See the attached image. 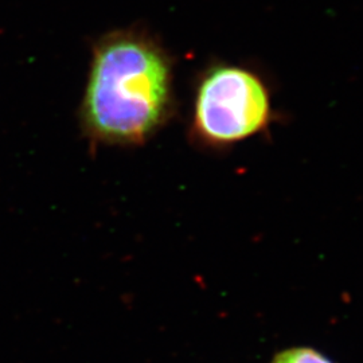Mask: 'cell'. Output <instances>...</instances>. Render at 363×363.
<instances>
[{
	"instance_id": "1",
	"label": "cell",
	"mask_w": 363,
	"mask_h": 363,
	"mask_svg": "<svg viewBox=\"0 0 363 363\" xmlns=\"http://www.w3.org/2000/svg\"><path fill=\"white\" fill-rule=\"evenodd\" d=\"M172 72L166 52L145 33L120 30L99 39L81 104L91 140L144 143L171 109Z\"/></svg>"
},
{
	"instance_id": "2",
	"label": "cell",
	"mask_w": 363,
	"mask_h": 363,
	"mask_svg": "<svg viewBox=\"0 0 363 363\" xmlns=\"http://www.w3.org/2000/svg\"><path fill=\"white\" fill-rule=\"evenodd\" d=\"M269 115L268 91L247 69L214 66L201 78L193 121L201 140L225 144L247 139L267 125Z\"/></svg>"
},
{
	"instance_id": "3",
	"label": "cell",
	"mask_w": 363,
	"mask_h": 363,
	"mask_svg": "<svg viewBox=\"0 0 363 363\" xmlns=\"http://www.w3.org/2000/svg\"><path fill=\"white\" fill-rule=\"evenodd\" d=\"M273 363H333L318 351L312 349H291L279 354Z\"/></svg>"
}]
</instances>
